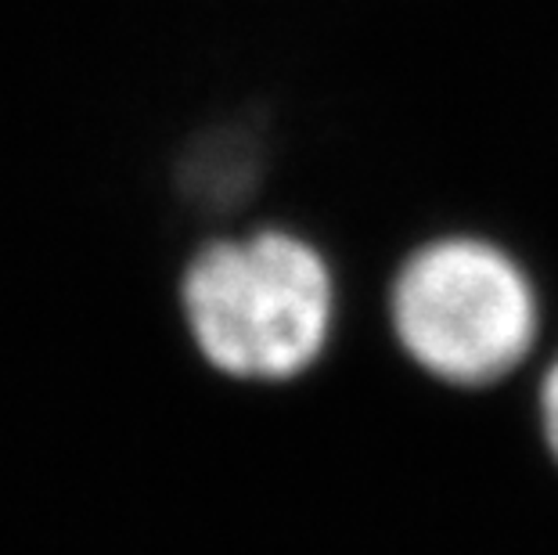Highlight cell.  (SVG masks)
<instances>
[{
    "label": "cell",
    "instance_id": "cell-1",
    "mask_svg": "<svg viewBox=\"0 0 558 555\" xmlns=\"http://www.w3.org/2000/svg\"><path fill=\"white\" fill-rule=\"evenodd\" d=\"M187 347L223 383L281 389L331 358L342 328V278L306 228L259 220L202 239L177 275Z\"/></svg>",
    "mask_w": 558,
    "mask_h": 555
},
{
    "label": "cell",
    "instance_id": "cell-2",
    "mask_svg": "<svg viewBox=\"0 0 558 555\" xmlns=\"http://www.w3.org/2000/svg\"><path fill=\"white\" fill-rule=\"evenodd\" d=\"M383 311L400 361L447 394H490L541 358L548 297L508 239L439 228L414 239L389 270Z\"/></svg>",
    "mask_w": 558,
    "mask_h": 555
},
{
    "label": "cell",
    "instance_id": "cell-3",
    "mask_svg": "<svg viewBox=\"0 0 558 555\" xmlns=\"http://www.w3.org/2000/svg\"><path fill=\"white\" fill-rule=\"evenodd\" d=\"M533 433H537L541 455L558 472V347L544 353L533 379Z\"/></svg>",
    "mask_w": 558,
    "mask_h": 555
}]
</instances>
